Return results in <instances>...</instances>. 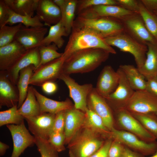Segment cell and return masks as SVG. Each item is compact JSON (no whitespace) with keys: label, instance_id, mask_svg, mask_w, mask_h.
Wrapping results in <instances>:
<instances>
[{"label":"cell","instance_id":"1","mask_svg":"<svg viewBox=\"0 0 157 157\" xmlns=\"http://www.w3.org/2000/svg\"><path fill=\"white\" fill-rule=\"evenodd\" d=\"M69 35L62 56L65 61L74 53L85 49L100 48L110 53H116L115 49L108 45L104 39L86 27L74 22Z\"/></svg>","mask_w":157,"mask_h":157},{"label":"cell","instance_id":"2","mask_svg":"<svg viewBox=\"0 0 157 157\" xmlns=\"http://www.w3.org/2000/svg\"><path fill=\"white\" fill-rule=\"evenodd\" d=\"M110 53L100 48H92L77 51L65 60L62 73H84L95 70L109 58Z\"/></svg>","mask_w":157,"mask_h":157},{"label":"cell","instance_id":"3","mask_svg":"<svg viewBox=\"0 0 157 157\" xmlns=\"http://www.w3.org/2000/svg\"><path fill=\"white\" fill-rule=\"evenodd\" d=\"M81 129L69 143L70 157H89L104 143L99 133L84 126Z\"/></svg>","mask_w":157,"mask_h":157},{"label":"cell","instance_id":"4","mask_svg":"<svg viewBox=\"0 0 157 157\" xmlns=\"http://www.w3.org/2000/svg\"><path fill=\"white\" fill-rule=\"evenodd\" d=\"M104 40L109 45L115 47L121 51L132 55L138 69L142 66L147 50L146 45L139 42L125 32Z\"/></svg>","mask_w":157,"mask_h":157},{"label":"cell","instance_id":"5","mask_svg":"<svg viewBox=\"0 0 157 157\" xmlns=\"http://www.w3.org/2000/svg\"><path fill=\"white\" fill-rule=\"evenodd\" d=\"M74 22L90 29L103 39L124 32V27L119 19L113 17L87 19L77 17Z\"/></svg>","mask_w":157,"mask_h":157},{"label":"cell","instance_id":"6","mask_svg":"<svg viewBox=\"0 0 157 157\" xmlns=\"http://www.w3.org/2000/svg\"><path fill=\"white\" fill-rule=\"evenodd\" d=\"M119 19L123 25L124 32L139 42L146 45L148 43H157L139 13H134Z\"/></svg>","mask_w":157,"mask_h":157},{"label":"cell","instance_id":"7","mask_svg":"<svg viewBox=\"0 0 157 157\" xmlns=\"http://www.w3.org/2000/svg\"><path fill=\"white\" fill-rule=\"evenodd\" d=\"M111 136L131 150L144 156L152 155L157 148V142H146L126 131L113 128L110 131Z\"/></svg>","mask_w":157,"mask_h":157},{"label":"cell","instance_id":"8","mask_svg":"<svg viewBox=\"0 0 157 157\" xmlns=\"http://www.w3.org/2000/svg\"><path fill=\"white\" fill-rule=\"evenodd\" d=\"M65 60L62 56L42 65L34 70L29 81V85L41 86L44 83L54 82L62 73Z\"/></svg>","mask_w":157,"mask_h":157},{"label":"cell","instance_id":"9","mask_svg":"<svg viewBox=\"0 0 157 157\" xmlns=\"http://www.w3.org/2000/svg\"><path fill=\"white\" fill-rule=\"evenodd\" d=\"M124 109L131 113L155 114L157 97L146 90L135 91Z\"/></svg>","mask_w":157,"mask_h":157},{"label":"cell","instance_id":"10","mask_svg":"<svg viewBox=\"0 0 157 157\" xmlns=\"http://www.w3.org/2000/svg\"><path fill=\"white\" fill-rule=\"evenodd\" d=\"M69 75L62 73L59 79L63 81L68 87L69 96L74 102V107L85 113L88 108V97L93 88V85L90 83L79 85Z\"/></svg>","mask_w":157,"mask_h":157},{"label":"cell","instance_id":"11","mask_svg":"<svg viewBox=\"0 0 157 157\" xmlns=\"http://www.w3.org/2000/svg\"><path fill=\"white\" fill-rule=\"evenodd\" d=\"M116 111L119 125L126 131L146 142H156V139L129 112L124 109Z\"/></svg>","mask_w":157,"mask_h":157},{"label":"cell","instance_id":"12","mask_svg":"<svg viewBox=\"0 0 157 157\" xmlns=\"http://www.w3.org/2000/svg\"><path fill=\"white\" fill-rule=\"evenodd\" d=\"M11 133L13 142V149L10 157H19L28 147L35 144L34 136L26 128L24 122L20 125H6Z\"/></svg>","mask_w":157,"mask_h":157},{"label":"cell","instance_id":"13","mask_svg":"<svg viewBox=\"0 0 157 157\" xmlns=\"http://www.w3.org/2000/svg\"><path fill=\"white\" fill-rule=\"evenodd\" d=\"M55 116L56 114L43 113L25 119L27 123L29 130L34 137L48 140L52 132Z\"/></svg>","mask_w":157,"mask_h":157},{"label":"cell","instance_id":"14","mask_svg":"<svg viewBox=\"0 0 157 157\" xmlns=\"http://www.w3.org/2000/svg\"><path fill=\"white\" fill-rule=\"evenodd\" d=\"M117 71L119 77L118 85L115 90L105 98L106 101L114 105L116 110L124 108L135 91L121 68L119 67Z\"/></svg>","mask_w":157,"mask_h":157},{"label":"cell","instance_id":"15","mask_svg":"<svg viewBox=\"0 0 157 157\" xmlns=\"http://www.w3.org/2000/svg\"><path fill=\"white\" fill-rule=\"evenodd\" d=\"M88 108L91 109L103 120L104 125L109 131L113 128L112 112L105 99L101 95L93 88L87 100Z\"/></svg>","mask_w":157,"mask_h":157},{"label":"cell","instance_id":"16","mask_svg":"<svg viewBox=\"0 0 157 157\" xmlns=\"http://www.w3.org/2000/svg\"><path fill=\"white\" fill-rule=\"evenodd\" d=\"M134 13L119 5H101L84 10L78 13V17L87 19L110 17L119 19Z\"/></svg>","mask_w":157,"mask_h":157},{"label":"cell","instance_id":"17","mask_svg":"<svg viewBox=\"0 0 157 157\" xmlns=\"http://www.w3.org/2000/svg\"><path fill=\"white\" fill-rule=\"evenodd\" d=\"M65 144L69 143L84 126L85 113L74 106L64 111Z\"/></svg>","mask_w":157,"mask_h":157},{"label":"cell","instance_id":"18","mask_svg":"<svg viewBox=\"0 0 157 157\" xmlns=\"http://www.w3.org/2000/svg\"><path fill=\"white\" fill-rule=\"evenodd\" d=\"M48 31L44 26L26 28L23 26L17 33L15 40L26 50L39 47Z\"/></svg>","mask_w":157,"mask_h":157},{"label":"cell","instance_id":"19","mask_svg":"<svg viewBox=\"0 0 157 157\" xmlns=\"http://www.w3.org/2000/svg\"><path fill=\"white\" fill-rule=\"evenodd\" d=\"M40 61L38 47L26 50L16 62L6 71L7 76L13 83L16 85L20 71L31 65L34 66L35 69L39 66Z\"/></svg>","mask_w":157,"mask_h":157},{"label":"cell","instance_id":"20","mask_svg":"<svg viewBox=\"0 0 157 157\" xmlns=\"http://www.w3.org/2000/svg\"><path fill=\"white\" fill-rule=\"evenodd\" d=\"M119 80L117 71H115L111 66L106 65L100 73L95 88L101 95L105 98L115 90Z\"/></svg>","mask_w":157,"mask_h":157},{"label":"cell","instance_id":"21","mask_svg":"<svg viewBox=\"0 0 157 157\" xmlns=\"http://www.w3.org/2000/svg\"><path fill=\"white\" fill-rule=\"evenodd\" d=\"M19 93L16 85L8 78L6 71H0V107L11 108L17 105Z\"/></svg>","mask_w":157,"mask_h":157},{"label":"cell","instance_id":"22","mask_svg":"<svg viewBox=\"0 0 157 157\" xmlns=\"http://www.w3.org/2000/svg\"><path fill=\"white\" fill-rule=\"evenodd\" d=\"M36 11V15L45 26L50 27L61 19V10L52 0H38Z\"/></svg>","mask_w":157,"mask_h":157},{"label":"cell","instance_id":"23","mask_svg":"<svg viewBox=\"0 0 157 157\" xmlns=\"http://www.w3.org/2000/svg\"><path fill=\"white\" fill-rule=\"evenodd\" d=\"M26 50L14 40L10 43L0 47V70L7 71Z\"/></svg>","mask_w":157,"mask_h":157},{"label":"cell","instance_id":"24","mask_svg":"<svg viewBox=\"0 0 157 157\" xmlns=\"http://www.w3.org/2000/svg\"><path fill=\"white\" fill-rule=\"evenodd\" d=\"M33 90L39 104L41 113H49L56 114L74 106L69 99L62 101L54 100L42 95L34 88Z\"/></svg>","mask_w":157,"mask_h":157},{"label":"cell","instance_id":"25","mask_svg":"<svg viewBox=\"0 0 157 157\" xmlns=\"http://www.w3.org/2000/svg\"><path fill=\"white\" fill-rule=\"evenodd\" d=\"M146 58L142 66L139 70L146 80L157 77V43L147 44Z\"/></svg>","mask_w":157,"mask_h":157},{"label":"cell","instance_id":"26","mask_svg":"<svg viewBox=\"0 0 157 157\" xmlns=\"http://www.w3.org/2000/svg\"><path fill=\"white\" fill-rule=\"evenodd\" d=\"M119 67L123 72L129 84L135 91L146 90V80L137 67L126 64L121 65Z\"/></svg>","mask_w":157,"mask_h":157},{"label":"cell","instance_id":"27","mask_svg":"<svg viewBox=\"0 0 157 157\" xmlns=\"http://www.w3.org/2000/svg\"><path fill=\"white\" fill-rule=\"evenodd\" d=\"M32 86L28 87L26 98L18 112L24 118L35 117L41 113L39 104L36 99Z\"/></svg>","mask_w":157,"mask_h":157},{"label":"cell","instance_id":"28","mask_svg":"<svg viewBox=\"0 0 157 157\" xmlns=\"http://www.w3.org/2000/svg\"><path fill=\"white\" fill-rule=\"evenodd\" d=\"M9 9L21 15L33 17L38 0H4Z\"/></svg>","mask_w":157,"mask_h":157},{"label":"cell","instance_id":"29","mask_svg":"<svg viewBox=\"0 0 157 157\" xmlns=\"http://www.w3.org/2000/svg\"><path fill=\"white\" fill-rule=\"evenodd\" d=\"M68 36L61 20L57 24L50 27L48 35L44 37L40 46H47L52 43L54 44L58 48H60L65 43L63 37Z\"/></svg>","mask_w":157,"mask_h":157},{"label":"cell","instance_id":"30","mask_svg":"<svg viewBox=\"0 0 157 157\" xmlns=\"http://www.w3.org/2000/svg\"><path fill=\"white\" fill-rule=\"evenodd\" d=\"M35 69L34 66L31 65L22 69L19 72L16 84L19 95L18 108L21 107L26 98L29 81Z\"/></svg>","mask_w":157,"mask_h":157},{"label":"cell","instance_id":"31","mask_svg":"<svg viewBox=\"0 0 157 157\" xmlns=\"http://www.w3.org/2000/svg\"><path fill=\"white\" fill-rule=\"evenodd\" d=\"M77 2V0H66L65 6L61 10V21L68 35L70 34L74 25Z\"/></svg>","mask_w":157,"mask_h":157},{"label":"cell","instance_id":"32","mask_svg":"<svg viewBox=\"0 0 157 157\" xmlns=\"http://www.w3.org/2000/svg\"><path fill=\"white\" fill-rule=\"evenodd\" d=\"M41 21L37 15L33 17L22 15L17 14L10 10L9 18L6 25L9 24L12 26L14 24L20 23L26 28L44 26V24Z\"/></svg>","mask_w":157,"mask_h":157},{"label":"cell","instance_id":"33","mask_svg":"<svg viewBox=\"0 0 157 157\" xmlns=\"http://www.w3.org/2000/svg\"><path fill=\"white\" fill-rule=\"evenodd\" d=\"M85 113L86 117L84 126L100 133H110L105 126L101 118L95 112L88 108Z\"/></svg>","mask_w":157,"mask_h":157},{"label":"cell","instance_id":"34","mask_svg":"<svg viewBox=\"0 0 157 157\" xmlns=\"http://www.w3.org/2000/svg\"><path fill=\"white\" fill-rule=\"evenodd\" d=\"M24 118L18 112L17 105L0 112V126L5 125H20L24 122Z\"/></svg>","mask_w":157,"mask_h":157},{"label":"cell","instance_id":"35","mask_svg":"<svg viewBox=\"0 0 157 157\" xmlns=\"http://www.w3.org/2000/svg\"><path fill=\"white\" fill-rule=\"evenodd\" d=\"M140 1L139 13L148 30L157 41V15L148 11Z\"/></svg>","mask_w":157,"mask_h":157},{"label":"cell","instance_id":"36","mask_svg":"<svg viewBox=\"0 0 157 157\" xmlns=\"http://www.w3.org/2000/svg\"><path fill=\"white\" fill-rule=\"evenodd\" d=\"M131 113L157 139V116L155 114Z\"/></svg>","mask_w":157,"mask_h":157},{"label":"cell","instance_id":"37","mask_svg":"<svg viewBox=\"0 0 157 157\" xmlns=\"http://www.w3.org/2000/svg\"><path fill=\"white\" fill-rule=\"evenodd\" d=\"M38 48L40 61L38 67L61 57L63 54L57 51L58 48L54 43L47 46L40 45Z\"/></svg>","mask_w":157,"mask_h":157},{"label":"cell","instance_id":"38","mask_svg":"<svg viewBox=\"0 0 157 157\" xmlns=\"http://www.w3.org/2000/svg\"><path fill=\"white\" fill-rule=\"evenodd\" d=\"M23 25L19 23L14 26H3L0 28V47L8 44L15 40V37Z\"/></svg>","mask_w":157,"mask_h":157},{"label":"cell","instance_id":"39","mask_svg":"<svg viewBox=\"0 0 157 157\" xmlns=\"http://www.w3.org/2000/svg\"><path fill=\"white\" fill-rule=\"evenodd\" d=\"M35 144L40 157H59L58 152L49 143L48 140L35 137Z\"/></svg>","mask_w":157,"mask_h":157},{"label":"cell","instance_id":"40","mask_svg":"<svg viewBox=\"0 0 157 157\" xmlns=\"http://www.w3.org/2000/svg\"><path fill=\"white\" fill-rule=\"evenodd\" d=\"M101 5H118L115 0H78L76 7L77 13L88 8Z\"/></svg>","mask_w":157,"mask_h":157},{"label":"cell","instance_id":"41","mask_svg":"<svg viewBox=\"0 0 157 157\" xmlns=\"http://www.w3.org/2000/svg\"><path fill=\"white\" fill-rule=\"evenodd\" d=\"M48 141L58 152L62 151L65 149L64 144L65 136L64 132H52Z\"/></svg>","mask_w":157,"mask_h":157},{"label":"cell","instance_id":"42","mask_svg":"<svg viewBox=\"0 0 157 157\" xmlns=\"http://www.w3.org/2000/svg\"><path fill=\"white\" fill-rule=\"evenodd\" d=\"M125 146L119 141L114 139L110 147L108 157H124Z\"/></svg>","mask_w":157,"mask_h":157},{"label":"cell","instance_id":"43","mask_svg":"<svg viewBox=\"0 0 157 157\" xmlns=\"http://www.w3.org/2000/svg\"><path fill=\"white\" fill-rule=\"evenodd\" d=\"M118 5L125 9L135 13H139L140 0H116Z\"/></svg>","mask_w":157,"mask_h":157},{"label":"cell","instance_id":"44","mask_svg":"<svg viewBox=\"0 0 157 157\" xmlns=\"http://www.w3.org/2000/svg\"><path fill=\"white\" fill-rule=\"evenodd\" d=\"M64 111H60L56 114L52 132H64Z\"/></svg>","mask_w":157,"mask_h":157},{"label":"cell","instance_id":"45","mask_svg":"<svg viewBox=\"0 0 157 157\" xmlns=\"http://www.w3.org/2000/svg\"><path fill=\"white\" fill-rule=\"evenodd\" d=\"M10 14V10L4 0H0V27L6 25Z\"/></svg>","mask_w":157,"mask_h":157},{"label":"cell","instance_id":"46","mask_svg":"<svg viewBox=\"0 0 157 157\" xmlns=\"http://www.w3.org/2000/svg\"><path fill=\"white\" fill-rule=\"evenodd\" d=\"M112 142L111 139L107 140L99 149L89 157H108V151Z\"/></svg>","mask_w":157,"mask_h":157},{"label":"cell","instance_id":"47","mask_svg":"<svg viewBox=\"0 0 157 157\" xmlns=\"http://www.w3.org/2000/svg\"><path fill=\"white\" fill-rule=\"evenodd\" d=\"M146 90L157 97V77L146 79Z\"/></svg>","mask_w":157,"mask_h":157},{"label":"cell","instance_id":"48","mask_svg":"<svg viewBox=\"0 0 157 157\" xmlns=\"http://www.w3.org/2000/svg\"><path fill=\"white\" fill-rule=\"evenodd\" d=\"M144 7L150 12L157 14V0H140Z\"/></svg>","mask_w":157,"mask_h":157},{"label":"cell","instance_id":"49","mask_svg":"<svg viewBox=\"0 0 157 157\" xmlns=\"http://www.w3.org/2000/svg\"><path fill=\"white\" fill-rule=\"evenodd\" d=\"M41 87L43 91L49 94L55 93L58 88L57 84L54 82L52 81L46 82L43 83Z\"/></svg>","mask_w":157,"mask_h":157},{"label":"cell","instance_id":"50","mask_svg":"<svg viewBox=\"0 0 157 157\" xmlns=\"http://www.w3.org/2000/svg\"><path fill=\"white\" fill-rule=\"evenodd\" d=\"M124 157H144V156L125 146Z\"/></svg>","mask_w":157,"mask_h":157},{"label":"cell","instance_id":"51","mask_svg":"<svg viewBox=\"0 0 157 157\" xmlns=\"http://www.w3.org/2000/svg\"><path fill=\"white\" fill-rule=\"evenodd\" d=\"M9 148V145L1 141L0 142V156H3L5 154L7 150Z\"/></svg>","mask_w":157,"mask_h":157},{"label":"cell","instance_id":"52","mask_svg":"<svg viewBox=\"0 0 157 157\" xmlns=\"http://www.w3.org/2000/svg\"><path fill=\"white\" fill-rule=\"evenodd\" d=\"M52 1L60 8V10L64 7L66 2V0H52Z\"/></svg>","mask_w":157,"mask_h":157},{"label":"cell","instance_id":"53","mask_svg":"<svg viewBox=\"0 0 157 157\" xmlns=\"http://www.w3.org/2000/svg\"><path fill=\"white\" fill-rule=\"evenodd\" d=\"M149 157H157V148L155 153Z\"/></svg>","mask_w":157,"mask_h":157},{"label":"cell","instance_id":"54","mask_svg":"<svg viewBox=\"0 0 157 157\" xmlns=\"http://www.w3.org/2000/svg\"><path fill=\"white\" fill-rule=\"evenodd\" d=\"M155 114L157 116V112L155 113Z\"/></svg>","mask_w":157,"mask_h":157},{"label":"cell","instance_id":"55","mask_svg":"<svg viewBox=\"0 0 157 157\" xmlns=\"http://www.w3.org/2000/svg\"><path fill=\"white\" fill-rule=\"evenodd\" d=\"M156 15H157V14H156Z\"/></svg>","mask_w":157,"mask_h":157}]
</instances>
